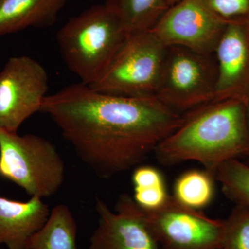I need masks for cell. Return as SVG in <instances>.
Instances as JSON below:
<instances>
[{
  "mask_svg": "<svg viewBox=\"0 0 249 249\" xmlns=\"http://www.w3.org/2000/svg\"><path fill=\"white\" fill-rule=\"evenodd\" d=\"M40 111L102 178L138 166L182 121V114L155 96L107 94L82 83L46 96Z\"/></svg>",
  "mask_w": 249,
  "mask_h": 249,
  "instance_id": "cell-1",
  "label": "cell"
},
{
  "mask_svg": "<svg viewBox=\"0 0 249 249\" xmlns=\"http://www.w3.org/2000/svg\"><path fill=\"white\" fill-rule=\"evenodd\" d=\"M154 153L165 166L195 160L214 177L224 162L249 156L245 101H213L187 111L180 125L160 142Z\"/></svg>",
  "mask_w": 249,
  "mask_h": 249,
  "instance_id": "cell-2",
  "label": "cell"
},
{
  "mask_svg": "<svg viewBox=\"0 0 249 249\" xmlns=\"http://www.w3.org/2000/svg\"><path fill=\"white\" fill-rule=\"evenodd\" d=\"M129 36L113 11L94 5L70 18L59 30L57 42L69 70L90 86L102 78Z\"/></svg>",
  "mask_w": 249,
  "mask_h": 249,
  "instance_id": "cell-3",
  "label": "cell"
},
{
  "mask_svg": "<svg viewBox=\"0 0 249 249\" xmlns=\"http://www.w3.org/2000/svg\"><path fill=\"white\" fill-rule=\"evenodd\" d=\"M65 174V163L52 142L36 134L19 136L0 128L1 178L43 199L60 190Z\"/></svg>",
  "mask_w": 249,
  "mask_h": 249,
  "instance_id": "cell-4",
  "label": "cell"
},
{
  "mask_svg": "<svg viewBox=\"0 0 249 249\" xmlns=\"http://www.w3.org/2000/svg\"><path fill=\"white\" fill-rule=\"evenodd\" d=\"M167 47L150 31L131 34L107 71L90 85L96 91L127 97H154Z\"/></svg>",
  "mask_w": 249,
  "mask_h": 249,
  "instance_id": "cell-5",
  "label": "cell"
},
{
  "mask_svg": "<svg viewBox=\"0 0 249 249\" xmlns=\"http://www.w3.org/2000/svg\"><path fill=\"white\" fill-rule=\"evenodd\" d=\"M216 79L214 54L198 53L178 46L167 47L155 97L183 114L213 101Z\"/></svg>",
  "mask_w": 249,
  "mask_h": 249,
  "instance_id": "cell-6",
  "label": "cell"
},
{
  "mask_svg": "<svg viewBox=\"0 0 249 249\" xmlns=\"http://www.w3.org/2000/svg\"><path fill=\"white\" fill-rule=\"evenodd\" d=\"M143 211L159 249L222 248L224 220L183 206L173 196L158 209Z\"/></svg>",
  "mask_w": 249,
  "mask_h": 249,
  "instance_id": "cell-7",
  "label": "cell"
},
{
  "mask_svg": "<svg viewBox=\"0 0 249 249\" xmlns=\"http://www.w3.org/2000/svg\"><path fill=\"white\" fill-rule=\"evenodd\" d=\"M48 83L47 71L34 58H10L0 71V128L17 133L24 121L40 111Z\"/></svg>",
  "mask_w": 249,
  "mask_h": 249,
  "instance_id": "cell-8",
  "label": "cell"
},
{
  "mask_svg": "<svg viewBox=\"0 0 249 249\" xmlns=\"http://www.w3.org/2000/svg\"><path fill=\"white\" fill-rule=\"evenodd\" d=\"M227 26L202 0H178L150 31L165 47L178 46L211 55Z\"/></svg>",
  "mask_w": 249,
  "mask_h": 249,
  "instance_id": "cell-9",
  "label": "cell"
},
{
  "mask_svg": "<svg viewBox=\"0 0 249 249\" xmlns=\"http://www.w3.org/2000/svg\"><path fill=\"white\" fill-rule=\"evenodd\" d=\"M97 227L90 237L89 249H159L145 213L128 194H122L115 210L97 199Z\"/></svg>",
  "mask_w": 249,
  "mask_h": 249,
  "instance_id": "cell-10",
  "label": "cell"
},
{
  "mask_svg": "<svg viewBox=\"0 0 249 249\" xmlns=\"http://www.w3.org/2000/svg\"><path fill=\"white\" fill-rule=\"evenodd\" d=\"M214 54L217 79L213 101H245L249 96V22L228 24Z\"/></svg>",
  "mask_w": 249,
  "mask_h": 249,
  "instance_id": "cell-11",
  "label": "cell"
},
{
  "mask_svg": "<svg viewBox=\"0 0 249 249\" xmlns=\"http://www.w3.org/2000/svg\"><path fill=\"white\" fill-rule=\"evenodd\" d=\"M51 211L42 199L11 200L0 196V245L8 249H27L34 234L48 220Z\"/></svg>",
  "mask_w": 249,
  "mask_h": 249,
  "instance_id": "cell-12",
  "label": "cell"
},
{
  "mask_svg": "<svg viewBox=\"0 0 249 249\" xmlns=\"http://www.w3.org/2000/svg\"><path fill=\"white\" fill-rule=\"evenodd\" d=\"M70 0H0V36L50 27Z\"/></svg>",
  "mask_w": 249,
  "mask_h": 249,
  "instance_id": "cell-13",
  "label": "cell"
},
{
  "mask_svg": "<svg viewBox=\"0 0 249 249\" xmlns=\"http://www.w3.org/2000/svg\"><path fill=\"white\" fill-rule=\"evenodd\" d=\"M78 227L68 206L58 204L51 211L43 227L31 237L27 249H78Z\"/></svg>",
  "mask_w": 249,
  "mask_h": 249,
  "instance_id": "cell-14",
  "label": "cell"
},
{
  "mask_svg": "<svg viewBox=\"0 0 249 249\" xmlns=\"http://www.w3.org/2000/svg\"><path fill=\"white\" fill-rule=\"evenodd\" d=\"M104 4L120 18L129 35L152 30L170 7L166 0H106Z\"/></svg>",
  "mask_w": 249,
  "mask_h": 249,
  "instance_id": "cell-15",
  "label": "cell"
},
{
  "mask_svg": "<svg viewBox=\"0 0 249 249\" xmlns=\"http://www.w3.org/2000/svg\"><path fill=\"white\" fill-rule=\"evenodd\" d=\"M214 179V177L206 170L186 172L175 182L174 198L191 209L204 208L213 197Z\"/></svg>",
  "mask_w": 249,
  "mask_h": 249,
  "instance_id": "cell-16",
  "label": "cell"
},
{
  "mask_svg": "<svg viewBox=\"0 0 249 249\" xmlns=\"http://www.w3.org/2000/svg\"><path fill=\"white\" fill-rule=\"evenodd\" d=\"M214 178L229 199L249 208V165L237 160H227L218 168Z\"/></svg>",
  "mask_w": 249,
  "mask_h": 249,
  "instance_id": "cell-17",
  "label": "cell"
},
{
  "mask_svg": "<svg viewBox=\"0 0 249 249\" xmlns=\"http://www.w3.org/2000/svg\"><path fill=\"white\" fill-rule=\"evenodd\" d=\"M222 248L249 249V208L236 205L224 220Z\"/></svg>",
  "mask_w": 249,
  "mask_h": 249,
  "instance_id": "cell-18",
  "label": "cell"
},
{
  "mask_svg": "<svg viewBox=\"0 0 249 249\" xmlns=\"http://www.w3.org/2000/svg\"><path fill=\"white\" fill-rule=\"evenodd\" d=\"M210 11L222 20L230 24L249 22V0H202Z\"/></svg>",
  "mask_w": 249,
  "mask_h": 249,
  "instance_id": "cell-19",
  "label": "cell"
},
{
  "mask_svg": "<svg viewBox=\"0 0 249 249\" xmlns=\"http://www.w3.org/2000/svg\"><path fill=\"white\" fill-rule=\"evenodd\" d=\"M134 190L153 189L165 187L164 180L158 170L149 165L136 167L132 176Z\"/></svg>",
  "mask_w": 249,
  "mask_h": 249,
  "instance_id": "cell-20",
  "label": "cell"
},
{
  "mask_svg": "<svg viewBox=\"0 0 249 249\" xmlns=\"http://www.w3.org/2000/svg\"><path fill=\"white\" fill-rule=\"evenodd\" d=\"M246 107H247V124H248V129L249 133V96L245 101Z\"/></svg>",
  "mask_w": 249,
  "mask_h": 249,
  "instance_id": "cell-21",
  "label": "cell"
},
{
  "mask_svg": "<svg viewBox=\"0 0 249 249\" xmlns=\"http://www.w3.org/2000/svg\"><path fill=\"white\" fill-rule=\"evenodd\" d=\"M178 0H166L167 3L169 5V6H173L175 3L178 2Z\"/></svg>",
  "mask_w": 249,
  "mask_h": 249,
  "instance_id": "cell-22",
  "label": "cell"
},
{
  "mask_svg": "<svg viewBox=\"0 0 249 249\" xmlns=\"http://www.w3.org/2000/svg\"><path fill=\"white\" fill-rule=\"evenodd\" d=\"M223 249L222 248H220V249Z\"/></svg>",
  "mask_w": 249,
  "mask_h": 249,
  "instance_id": "cell-23",
  "label": "cell"
}]
</instances>
